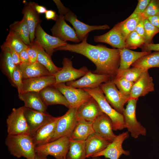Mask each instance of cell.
I'll use <instances>...</instances> for the list:
<instances>
[{"instance_id": "cell-48", "label": "cell", "mask_w": 159, "mask_h": 159, "mask_svg": "<svg viewBox=\"0 0 159 159\" xmlns=\"http://www.w3.org/2000/svg\"><path fill=\"white\" fill-rule=\"evenodd\" d=\"M27 49L23 50L19 54L21 63L27 64L31 63L27 51Z\"/></svg>"}, {"instance_id": "cell-50", "label": "cell", "mask_w": 159, "mask_h": 159, "mask_svg": "<svg viewBox=\"0 0 159 159\" xmlns=\"http://www.w3.org/2000/svg\"><path fill=\"white\" fill-rule=\"evenodd\" d=\"M45 14V17L47 20L52 19L55 21L58 16L56 12L52 10H47Z\"/></svg>"}, {"instance_id": "cell-9", "label": "cell", "mask_w": 159, "mask_h": 159, "mask_svg": "<svg viewBox=\"0 0 159 159\" xmlns=\"http://www.w3.org/2000/svg\"><path fill=\"white\" fill-rule=\"evenodd\" d=\"M77 109V108H70L65 114L61 116L50 142L64 136L70 138L78 122Z\"/></svg>"}, {"instance_id": "cell-31", "label": "cell", "mask_w": 159, "mask_h": 159, "mask_svg": "<svg viewBox=\"0 0 159 159\" xmlns=\"http://www.w3.org/2000/svg\"><path fill=\"white\" fill-rule=\"evenodd\" d=\"M141 14L132 13L127 18L115 25L125 40L128 36L135 31L140 20Z\"/></svg>"}, {"instance_id": "cell-22", "label": "cell", "mask_w": 159, "mask_h": 159, "mask_svg": "<svg viewBox=\"0 0 159 159\" xmlns=\"http://www.w3.org/2000/svg\"><path fill=\"white\" fill-rule=\"evenodd\" d=\"M56 82L55 77L53 75L23 79V92H34L39 93L44 88L53 86Z\"/></svg>"}, {"instance_id": "cell-6", "label": "cell", "mask_w": 159, "mask_h": 159, "mask_svg": "<svg viewBox=\"0 0 159 159\" xmlns=\"http://www.w3.org/2000/svg\"><path fill=\"white\" fill-rule=\"evenodd\" d=\"M138 99L130 98L122 113L125 127L130 133L131 136L135 138H137L140 135L145 136L147 132L146 128L136 118V109Z\"/></svg>"}, {"instance_id": "cell-29", "label": "cell", "mask_w": 159, "mask_h": 159, "mask_svg": "<svg viewBox=\"0 0 159 159\" xmlns=\"http://www.w3.org/2000/svg\"><path fill=\"white\" fill-rule=\"evenodd\" d=\"M1 57V67L3 72L7 77L11 84L14 86L13 82V75L16 65L13 62L9 48L3 45Z\"/></svg>"}, {"instance_id": "cell-15", "label": "cell", "mask_w": 159, "mask_h": 159, "mask_svg": "<svg viewBox=\"0 0 159 159\" xmlns=\"http://www.w3.org/2000/svg\"><path fill=\"white\" fill-rule=\"evenodd\" d=\"M111 80L110 77L105 74H100L89 70L79 79L66 82V85L75 88L94 89L100 87L103 83Z\"/></svg>"}, {"instance_id": "cell-13", "label": "cell", "mask_w": 159, "mask_h": 159, "mask_svg": "<svg viewBox=\"0 0 159 159\" xmlns=\"http://www.w3.org/2000/svg\"><path fill=\"white\" fill-rule=\"evenodd\" d=\"M128 136V131L117 135L114 140L110 143L104 150L94 154L91 158L104 156L107 158L119 159L122 154L129 155H130V152L125 150L122 147L123 142Z\"/></svg>"}, {"instance_id": "cell-39", "label": "cell", "mask_w": 159, "mask_h": 159, "mask_svg": "<svg viewBox=\"0 0 159 159\" xmlns=\"http://www.w3.org/2000/svg\"><path fill=\"white\" fill-rule=\"evenodd\" d=\"M125 43L126 48L132 49L141 48L145 44L143 38L135 31L128 36L125 40Z\"/></svg>"}, {"instance_id": "cell-36", "label": "cell", "mask_w": 159, "mask_h": 159, "mask_svg": "<svg viewBox=\"0 0 159 159\" xmlns=\"http://www.w3.org/2000/svg\"><path fill=\"white\" fill-rule=\"evenodd\" d=\"M2 45L14 49L19 54L23 50L27 49L28 47L17 34L11 30Z\"/></svg>"}, {"instance_id": "cell-4", "label": "cell", "mask_w": 159, "mask_h": 159, "mask_svg": "<svg viewBox=\"0 0 159 159\" xmlns=\"http://www.w3.org/2000/svg\"><path fill=\"white\" fill-rule=\"evenodd\" d=\"M98 103L103 112L112 121L113 130H121L125 128L123 115L113 108L107 100L100 87L94 88L83 89Z\"/></svg>"}, {"instance_id": "cell-1", "label": "cell", "mask_w": 159, "mask_h": 159, "mask_svg": "<svg viewBox=\"0 0 159 159\" xmlns=\"http://www.w3.org/2000/svg\"><path fill=\"white\" fill-rule=\"evenodd\" d=\"M120 60L119 49H110L101 45L96 69L92 72L95 74L108 75L111 80L116 76Z\"/></svg>"}, {"instance_id": "cell-33", "label": "cell", "mask_w": 159, "mask_h": 159, "mask_svg": "<svg viewBox=\"0 0 159 159\" xmlns=\"http://www.w3.org/2000/svg\"><path fill=\"white\" fill-rule=\"evenodd\" d=\"M9 27L10 30L17 34L26 44L28 46L31 45L29 29L24 16L20 21H14Z\"/></svg>"}, {"instance_id": "cell-5", "label": "cell", "mask_w": 159, "mask_h": 159, "mask_svg": "<svg viewBox=\"0 0 159 159\" xmlns=\"http://www.w3.org/2000/svg\"><path fill=\"white\" fill-rule=\"evenodd\" d=\"M70 138L66 136L61 137L54 141L36 146V153L47 157L53 156L56 159L66 158L69 150Z\"/></svg>"}, {"instance_id": "cell-21", "label": "cell", "mask_w": 159, "mask_h": 159, "mask_svg": "<svg viewBox=\"0 0 159 159\" xmlns=\"http://www.w3.org/2000/svg\"><path fill=\"white\" fill-rule=\"evenodd\" d=\"M24 113L29 127L30 135L36 132L54 117L48 112H40L25 107Z\"/></svg>"}, {"instance_id": "cell-3", "label": "cell", "mask_w": 159, "mask_h": 159, "mask_svg": "<svg viewBox=\"0 0 159 159\" xmlns=\"http://www.w3.org/2000/svg\"><path fill=\"white\" fill-rule=\"evenodd\" d=\"M53 1L57 6L59 14H62L64 19L72 25L80 41H82L92 31L110 28L107 24L98 26L86 24L78 20L75 14L65 7L60 0H53Z\"/></svg>"}, {"instance_id": "cell-27", "label": "cell", "mask_w": 159, "mask_h": 159, "mask_svg": "<svg viewBox=\"0 0 159 159\" xmlns=\"http://www.w3.org/2000/svg\"><path fill=\"white\" fill-rule=\"evenodd\" d=\"M110 143L95 132L85 140L86 158L91 157L94 154L104 150Z\"/></svg>"}, {"instance_id": "cell-42", "label": "cell", "mask_w": 159, "mask_h": 159, "mask_svg": "<svg viewBox=\"0 0 159 159\" xmlns=\"http://www.w3.org/2000/svg\"><path fill=\"white\" fill-rule=\"evenodd\" d=\"M159 15V0H151L145 11L141 14L144 19Z\"/></svg>"}, {"instance_id": "cell-19", "label": "cell", "mask_w": 159, "mask_h": 159, "mask_svg": "<svg viewBox=\"0 0 159 159\" xmlns=\"http://www.w3.org/2000/svg\"><path fill=\"white\" fill-rule=\"evenodd\" d=\"M154 91V84L153 79L150 75L148 70H146L134 83L130 97V98L138 99L139 97L145 96Z\"/></svg>"}, {"instance_id": "cell-46", "label": "cell", "mask_w": 159, "mask_h": 159, "mask_svg": "<svg viewBox=\"0 0 159 159\" xmlns=\"http://www.w3.org/2000/svg\"><path fill=\"white\" fill-rule=\"evenodd\" d=\"M141 48L142 52H151L152 51H159V43L145 44Z\"/></svg>"}, {"instance_id": "cell-8", "label": "cell", "mask_w": 159, "mask_h": 159, "mask_svg": "<svg viewBox=\"0 0 159 159\" xmlns=\"http://www.w3.org/2000/svg\"><path fill=\"white\" fill-rule=\"evenodd\" d=\"M53 86L64 96L69 105V108H78L92 97L83 89L68 86L64 83L55 84Z\"/></svg>"}, {"instance_id": "cell-25", "label": "cell", "mask_w": 159, "mask_h": 159, "mask_svg": "<svg viewBox=\"0 0 159 159\" xmlns=\"http://www.w3.org/2000/svg\"><path fill=\"white\" fill-rule=\"evenodd\" d=\"M39 94L43 102L48 106L56 104L64 105L69 109V105L63 95L53 86L47 87L42 90Z\"/></svg>"}, {"instance_id": "cell-10", "label": "cell", "mask_w": 159, "mask_h": 159, "mask_svg": "<svg viewBox=\"0 0 159 159\" xmlns=\"http://www.w3.org/2000/svg\"><path fill=\"white\" fill-rule=\"evenodd\" d=\"M88 35L79 44H71L67 43L64 46L56 48L54 51H67L81 54L89 59L96 66L102 45H94L88 43L87 42Z\"/></svg>"}, {"instance_id": "cell-16", "label": "cell", "mask_w": 159, "mask_h": 159, "mask_svg": "<svg viewBox=\"0 0 159 159\" xmlns=\"http://www.w3.org/2000/svg\"><path fill=\"white\" fill-rule=\"evenodd\" d=\"M103 113L98 103L92 97L77 108L78 122L92 123L99 116Z\"/></svg>"}, {"instance_id": "cell-26", "label": "cell", "mask_w": 159, "mask_h": 159, "mask_svg": "<svg viewBox=\"0 0 159 159\" xmlns=\"http://www.w3.org/2000/svg\"><path fill=\"white\" fill-rule=\"evenodd\" d=\"M19 99L23 102L24 107L40 112L47 113V107L38 92H28L18 94Z\"/></svg>"}, {"instance_id": "cell-47", "label": "cell", "mask_w": 159, "mask_h": 159, "mask_svg": "<svg viewBox=\"0 0 159 159\" xmlns=\"http://www.w3.org/2000/svg\"><path fill=\"white\" fill-rule=\"evenodd\" d=\"M145 19L143 18L140 20L137 25L135 30V31L141 36L144 40L145 38L144 20Z\"/></svg>"}, {"instance_id": "cell-41", "label": "cell", "mask_w": 159, "mask_h": 159, "mask_svg": "<svg viewBox=\"0 0 159 159\" xmlns=\"http://www.w3.org/2000/svg\"><path fill=\"white\" fill-rule=\"evenodd\" d=\"M145 44L153 43L152 40L154 36L159 32V30L153 25L147 19L144 20Z\"/></svg>"}, {"instance_id": "cell-53", "label": "cell", "mask_w": 159, "mask_h": 159, "mask_svg": "<svg viewBox=\"0 0 159 159\" xmlns=\"http://www.w3.org/2000/svg\"><path fill=\"white\" fill-rule=\"evenodd\" d=\"M47 157L36 153L35 159H47Z\"/></svg>"}, {"instance_id": "cell-14", "label": "cell", "mask_w": 159, "mask_h": 159, "mask_svg": "<svg viewBox=\"0 0 159 159\" xmlns=\"http://www.w3.org/2000/svg\"><path fill=\"white\" fill-rule=\"evenodd\" d=\"M34 41L37 42L50 57L55 49L67 43L66 42L47 34L42 28L40 24L38 25L36 29Z\"/></svg>"}, {"instance_id": "cell-12", "label": "cell", "mask_w": 159, "mask_h": 159, "mask_svg": "<svg viewBox=\"0 0 159 159\" xmlns=\"http://www.w3.org/2000/svg\"><path fill=\"white\" fill-rule=\"evenodd\" d=\"M62 64L63 67L61 69L54 75L56 79L55 84L75 81L84 76L89 71L86 67L84 66L79 69L75 68L73 66L72 60L67 58H63Z\"/></svg>"}, {"instance_id": "cell-18", "label": "cell", "mask_w": 159, "mask_h": 159, "mask_svg": "<svg viewBox=\"0 0 159 159\" xmlns=\"http://www.w3.org/2000/svg\"><path fill=\"white\" fill-rule=\"evenodd\" d=\"M60 117H53L36 132L30 135L36 147L50 142L54 135Z\"/></svg>"}, {"instance_id": "cell-20", "label": "cell", "mask_w": 159, "mask_h": 159, "mask_svg": "<svg viewBox=\"0 0 159 159\" xmlns=\"http://www.w3.org/2000/svg\"><path fill=\"white\" fill-rule=\"evenodd\" d=\"M92 127L95 133L110 143L117 136L113 131L112 121L104 113L96 118L92 123Z\"/></svg>"}, {"instance_id": "cell-43", "label": "cell", "mask_w": 159, "mask_h": 159, "mask_svg": "<svg viewBox=\"0 0 159 159\" xmlns=\"http://www.w3.org/2000/svg\"><path fill=\"white\" fill-rule=\"evenodd\" d=\"M13 80L14 86L17 88L18 94L22 93L23 78L20 64L16 65L13 75Z\"/></svg>"}, {"instance_id": "cell-44", "label": "cell", "mask_w": 159, "mask_h": 159, "mask_svg": "<svg viewBox=\"0 0 159 159\" xmlns=\"http://www.w3.org/2000/svg\"><path fill=\"white\" fill-rule=\"evenodd\" d=\"M43 48L37 42L34 41L28 46L27 51L29 55L31 63L37 61L38 55L40 50Z\"/></svg>"}, {"instance_id": "cell-35", "label": "cell", "mask_w": 159, "mask_h": 159, "mask_svg": "<svg viewBox=\"0 0 159 159\" xmlns=\"http://www.w3.org/2000/svg\"><path fill=\"white\" fill-rule=\"evenodd\" d=\"M94 132L92 123L78 122L70 139L85 141L90 135Z\"/></svg>"}, {"instance_id": "cell-32", "label": "cell", "mask_w": 159, "mask_h": 159, "mask_svg": "<svg viewBox=\"0 0 159 159\" xmlns=\"http://www.w3.org/2000/svg\"><path fill=\"white\" fill-rule=\"evenodd\" d=\"M132 67L148 70L151 68H159V51L151 52L142 57L132 65Z\"/></svg>"}, {"instance_id": "cell-2", "label": "cell", "mask_w": 159, "mask_h": 159, "mask_svg": "<svg viewBox=\"0 0 159 159\" xmlns=\"http://www.w3.org/2000/svg\"><path fill=\"white\" fill-rule=\"evenodd\" d=\"M5 144L10 154L14 157L35 159L36 146L30 135L8 134Z\"/></svg>"}, {"instance_id": "cell-49", "label": "cell", "mask_w": 159, "mask_h": 159, "mask_svg": "<svg viewBox=\"0 0 159 159\" xmlns=\"http://www.w3.org/2000/svg\"><path fill=\"white\" fill-rule=\"evenodd\" d=\"M13 62L16 65L20 64L21 62L20 60L19 54L14 50L9 48Z\"/></svg>"}, {"instance_id": "cell-28", "label": "cell", "mask_w": 159, "mask_h": 159, "mask_svg": "<svg viewBox=\"0 0 159 159\" xmlns=\"http://www.w3.org/2000/svg\"><path fill=\"white\" fill-rule=\"evenodd\" d=\"M20 66L23 79L52 75L43 65L37 61L29 64L21 63Z\"/></svg>"}, {"instance_id": "cell-24", "label": "cell", "mask_w": 159, "mask_h": 159, "mask_svg": "<svg viewBox=\"0 0 159 159\" xmlns=\"http://www.w3.org/2000/svg\"><path fill=\"white\" fill-rule=\"evenodd\" d=\"M93 39L96 42L106 43L118 49L126 48V40L115 25L106 33L94 36Z\"/></svg>"}, {"instance_id": "cell-7", "label": "cell", "mask_w": 159, "mask_h": 159, "mask_svg": "<svg viewBox=\"0 0 159 159\" xmlns=\"http://www.w3.org/2000/svg\"><path fill=\"white\" fill-rule=\"evenodd\" d=\"M24 107L13 108L8 116L6 123L8 134L30 135V129L24 115Z\"/></svg>"}, {"instance_id": "cell-38", "label": "cell", "mask_w": 159, "mask_h": 159, "mask_svg": "<svg viewBox=\"0 0 159 159\" xmlns=\"http://www.w3.org/2000/svg\"><path fill=\"white\" fill-rule=\"evenodd\" d=\"M37 61L43 65L52 75H54L62 68L57 67L54 64L51 57L43 48H42L39 52Z\"/></svg>"}, {"instance_id": "cell-11", "label": "cell", "mask_w": 159, "mask_h": 159, "mask_svg": "<svg viewBox=\"0 0 159 159\" xmlns=\"http://www.w3.org/2000/svg\"><path fill=\"white\" fill-rule=\"evenodd\" d=\"M100 87L109 104L115 110L122 114L125 109L124 105L130 97L121 94L111 80L101 84Z\"/></svg>"}, {"instance_id": "cell-17", "label": "cell", "mask_w": 159, "mask_h": 159, "mask_svg": "<svg viewBox=\"0 0 159 159\" xmlns=\"http://www.w3.org/2000/svg\"><path fill=\"white\" fill-rule=\"evenodd\" d=\"M51 31L53 36L62 41H69L75 43L80 42L75 31L66 23L63 16L61 14L58 15Z\"/></svg>"}, {"instance_id": "cell-40", "label": "cell", "mask_w": 159, "mask_h": 159, "mask_svg": "<svg viewBox=\"0 0 159 159\" xmlns=\"http://www.w3.org/2000/svg\"><path fill=\"white\" fill-rule=\"evenodd\" d=\"M111 80L115 85L121 94L130 97L134 82L120 78H115Z\"/></svg>"}, {"instance_id": "cell-30", "label": "cell", "mask_w": 159, "mask_h": 159, "mask_svg": "<svg viewBox=\"0 0 159 159\" xmlns=\"http://www.w3.org/2000/svg\"><path fill=\"white\" fill-rule=\"evenodd\" d=\"M119 49L120 60L119 69H121L129 68L140 58L151 52V51L137 52L126 48Z\"/></svg>"}, {"instance_id": "cell-37", "label": "cell", "mask_w": 159, "mask_h": 159, "mask_svg": "<svg viewBox=\"0 0 159 159\" xmlns=\"http://www.w3.org/2000/svg\"><path fill=\"white\" fill-rule=\"evenodd\" d=\"M146 70L133 67L123 69H118L115 78L123 79L134 82Z\"/></svg>"}, {"instance_id": "cell-51", "label": "cell", "mask_w": 159, "mask_h": 159, "mask_svg": "<svg viewBox=\"0 0 159 159\" xmlns=\"http://www.w3.org/2000/svg\"><path fill=\"white\" fill-rule=\"evenodd\" d=\"M150 22L159 30V15L147 18Z\"/></svg>"}, {"instance_id": "cell-45", "label": "cell", "mask_w": 159, "mask_h": 159, "mask_svg": "<svg viewBox=\"0 0 159 159\" xmlns=\"http://www.w3.org/2000/svg\"><path fill=\"white\" fill-rule=\"evenodd\" d=\"M151 0H139L137 6L132 13L142 14L145 11Z\"/></svg>"}, {"instance_id": "cell-54", "label": "cell", "mask_w": 159, "mask_h": 159, "mask_svg": "<svg viewBox=\"0 0 159 159\" xmlns=\"http://www.w3.org/2000/svg\"><path fill=\"white\" fill-rule=\"evenodd\" d=\"M99 157H93L91 159H100V158H98Z\"/></svg>"}, {"instance_id": "cell-23", "label": "cell", "mask_w": 159, "mask_h": 159, "mask_svg": "<svg viewBox=\"0 0 159 159\" xmlns=\"http://www.w3.org/2000/svg\"><path fill=\"white\" fill-rule=\"evenodd\" d=\"M36 4L35 2H32L24 3V6L22 11V13L26 18L29 29L31 43L35 40L36 27L41 21L39 18V14L35 8Z\"/></svg>"}, {"instance_id": "cell-34", "label": "cell", "mask_w": 159, "mask_h": 159, "mask_svg": "<svg viewBox=\"0 0 159 159\" xmlns=\"http://www.w3.org/2000/svg\"><path fill=\"white\" fill-rule=\"evenodd\" d=\"M86 158L85 141L70 140L66 159H85Z\"/></svg>"}, {"instance_id": "cell-55", "label": "cell", "mask_w": 159, "mask_h": 159, "mask_svg": "<svg viewBox=\"0 0 159 159\" xmlns=\"http://www.w3.org/2000/svg\"><path fill=\"white\" fill-rule=\"evenodd\" d=\"M66 159V158H63V159Z\"/></svg>"}, {"instance_id": "cell-52", "label": "cell", "mask_w": 159, "mask_h": 159, "mask_svg": "<svg viewBox=\"0 0 159 159\" xmlns=\"http://www.w3.org/2000/svg\"><path fill=\"white\" fill-rule=\"evenodd\" d=\"M35 8L36 11L39 14L45 13L47 11V9L45 7L39 5L37 3L35 5Z\"/></svg>"}]
</instances>
